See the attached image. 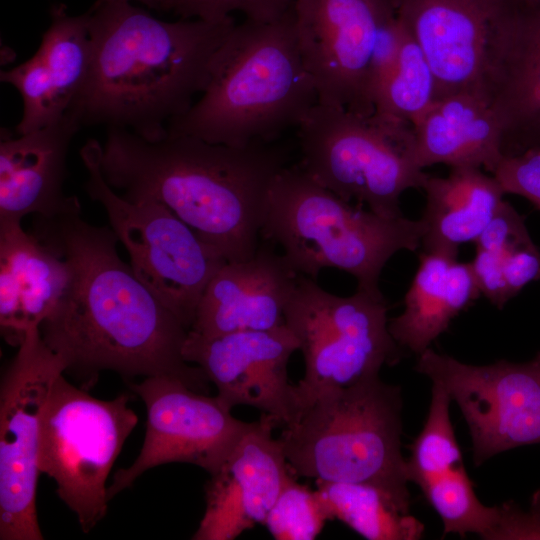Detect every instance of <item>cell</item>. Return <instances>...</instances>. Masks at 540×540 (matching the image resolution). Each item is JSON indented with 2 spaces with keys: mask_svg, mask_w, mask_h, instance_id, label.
I'll list each match as a JSON object with an SVG mask.
<instances>
[{
  "mask_svg": "<svg viewBox=\"0 0 540 540\" xmlns=\"http://www.w3.org/2000/svg\"><path fill=\"white\" fill-rule=\"evenodd\" d=\"M36 222L34 235L69 270L62 296L39 326L65 372L88 382L102 370L125 378L170 376L208 391L205 373L182 356L188 330L121 260L111 227L91 225L80 213Z\"/></svg>",
  "mask_w": 540,
  "mask_h": 540,
  "instance_id": "cell-1",
  "label": "cell"
},
{
  "mask_svg": "<svg viewBox=\"0 0 540 540\" xmlns=\"http://www.w3.org/2000/svg\"><path fill=\"white\" fill-rule=\"evenodd\" d=\"M287 157L272 142L235 147L169 134L151 142L110 127L100 166L122 197L162 203L227 262H236L257 251L269 192Z\"/></svg>",
  "mask_w": 540,
  "mask_h": 540,
  "instance_id": "cell-2",
  "label": "cell"
},
{
  "mask_svg": "<svg viewBox=\"0 0 540 540\" xmlns=\"http://www.w3.org/2000/svg\"><path fill=\"white\" fill-rule=\"evenodd\" d=\"M88 13L90 67L67 112L81 126L122 128L151 142L167 137L168 123L203 93L236 25L232 17L166 22L130 2H95Z\"/></svg>",
  "mask_w": 540,
  "mask_h": 540,
  "instance_id": "cell-3",
  "label": "cell"
},
{
  "mask_svg": "<svg viewBox=\"0 0 540 540\" xmlns=\"http://www.w3.org/2000/svg\"><path fill=\"white\" fill-rule=\"evenodd\" d=\"M317 103L293 6L273 22L236 24L213 59L200 99L167 131L235 147L272 142L297 128Z\"/></svg>",
  "mask_w": 540,
  "mask_h": 540,
  "instance_id": "cell-4",
  "label": "cell"
},
{
  "mask_svg": "<svg viewBox=\"0 0 540 540\" xmlns=\"http://www.w3.org/2000/svg\"><path fill=\"white\" fill-rule=\"evenodd\" d=\"M422 219L385 217L353 207L301 167H285L269 192L260 235L279 244L299 275L312 279L337 268L357 280V289L383 296L380 274L400 250L421 246Z\"/></svg>",
  "mask_w": 540,
  "mask_h": 540,
  "instance_id": "cell-5",
  "label": "cell"
},
{
  "mask_svg": "<svg viewBox=\"0 0 540 540\" xmlns=\"http://www.w3.org/2000/svg\"><path fill=\"white\" fill-rule=\"evenodd\" d=\"M400 387L379 375L317 395L278 440L296 476L369 483L410 500Z\"/></svg>",
  "mask_w": 540,
  "mask_h": 540,
  "instance_id": "cell-6",
  "label": "cell"
},
{
  "mask_svg": "<svg viewBox=\"0 0 540 540\" xmlns=\"http://www.w3.org/2000/svg\"><path fill=\"white\" fill-rule=\"evenodd\" d=\"M300 167L341 199L385 217L403 216L400 196L428 174L414 161L412 126L317 103L297 127Z\"/></svg>",
  "mask_w": 540,
  "mask_h": 540,
  "instance_id": "cell-7",
  "label": "cell"
},
{
  "mask_svg": "<svg viewBox=\"0 0 540 540\" xmlns=\"http://www.w3.org/2000/svg\"><path fill=\"white\" fill-rule=\"evenodd\" d=\"M101 147L88 139L80 149L88 172L85 191L105 209L137 278L189 331L206 286L227 261L162 203L116 193L101 171Z\"/></svg>",
  "mask_w": 540,
  "mask_h": 540,
  "instance_id": "cell-8",
  "label": "cell"
},
{
  "mask_svg": "<svg viewBox=\"0 0 540 540\" xmlns=\"http://www.w3.org/2000/svg\"><path fill=\"white\" fill-rule=\"evenodd\" d=\"M387 311L384 296L357 289L341 297L299 275L284 310L305 361L304 377L295 385L296 418L320 393L379 375L383 365L399 360Z\"/></svg>",
  "mask_w": 540,
  "mask_h": 540,
  "instance_id": "cell-9",
  "label": "cell"
},
{
  "mask_svg": "<svg viewBox=\"0 0 540 540\" xmlns=\"http://www.w3.org/2000/svg\"><path fill=\"white\" fill-rule=\"evenodd\" d=\"M130 395L101 400L69 383L54 381L40 418L38 467L53 478L58 497L88 533L107 513L106 481L138 422Z\"/></svg>",
  "mask_w": 540,
  "mask_h": 540,
  "instance_id": "cell-10",
  "label": "cell"
},
{
  "mask_svg": "<svg viewBox=\"0 0 540 540\" xmlns=\"http://www.w3.org/2000/svg\"><path fill=\"white\" fill-rule=\"evenodd\" d=\"M424 53L435 100L467 93L493 103L515 39L521 0H394Z\"/></svg>",
  "mask_w": 540,
  "mask_h": 540,
  "instance_id": "cell-11",
  "label": "cell"
},
{
  "mask_svg": "<svg viewBox=\"0 0 540 540\" xmlns=\"http://www.w3.org/2000/svg\"><path fill=\"white\" fill-rule=\"evenodd\" d=\"M18 347L0 385V539L42 540L36 509L40 418L66 365L39 327L28 330Z\"/></svg>",
  "mask_w": 540,
  "mask_h": 540,
  "instance_id": "cell-12",
  "label": "cell"
},
{
  "mask_svg": "<svg viewBox=\"0 0 540 540\" xmlns=\"http://www.w3.org/2000/svg\"><path fill=\"white\" fill-rule=\"evenodd\" d=\"M416 370L459 406L476 465L509 449L540 444V352L523 363L476 366L428 348L419 354Z\"/></svg>",
  "mask_w": 540,
  "mask_h": 540,
  "instance_id": "cell-13",
  "label": "cell"
},
{
  "mask_svg": "<svg viewBox=\"0 0 540 540\" xmlns=\"http://www.w3.org/2000/svg\"><path fill=\"white\" fill-rule=\"evenodd\" d=\"M294 15L318 103L373 115L371 60L382 27L397 15L394 0H295Z\"/></svg>",
  "mask_w": 540,
  "mask_h": 540,
  "instance_id": "cell-14",
  "label": "cell"
},
{
  "mask_svg": "<svg viewBox=\"0 0 540 540\" xmlns=\"http://www.w3.org/2000/svg\"><path fill=\"white\" fill-rule=\"evenodd\" d=\"M146 405V434L136 460L119 468L107 487L109 500L153 467L182 462L216 473L250 427L210 397L170 376L145 377L129 383Z\"/></svg>",
  "mask_w": 540,
  "mask_h": 540,
  "instance_id": "cell-15",
  "label": "cell"
},
{
  "mask_svg": "<svg viewBox=\"0 0 540 540\" xmlns=\"http://www.w3.org/2000/svg\"><path fill=\"white\" fill-rule=\"evenodd\" d=\"M299 348L297 337L285 324L214 337L188 331L182 356L202 369L227 408L251 406L271 417L277 427H284L297 416L295 385L288 380L287 365Z\"/></svg>",
  "mask_w": 540,
  "mask_h": 540,
  "instance_id": "cell-16",
  "label": "cell"
},
{
  "mask_svg": "<svg viewBox=\"0 0 540 540\" xmlns=\"http://www.w3.org/2000/svg\"><path fill=\"white\" fill-rule=\"evenodd\" d=\"M276 427L262 413L210 475L205 484V512L192 539L232 540L264 524L282 488L295 475L280 441L272 435Z\"/></svg>",
  "mask_w": 540,
  "mask_h": 540,
  "instance_id": "cell-17",
  "label": "cell"
},
{
  "mask_svg": "<svg viewBox=\"0 0 540 540\" xmlns=\"http://www.w3.org/2000/svg\"><path fill=\"white\" fill-rule=\"evenodd\" d=\"M299 274L268 247L249 259L226 262L211 278L189 332L214 337L285 325L284 310Z\"/></svg>",
  "mask_w": 540,
  "mask_h": 540,
  "instance_id": "cell-18",
  "label": "cell"
},
{
  "mask_svg": "<svg viewBox=\"0 0 540 540\" xmlns=\"http://www.w3.org/2000/svg\"><path fill=\"white\" fill-rule=\"evenodd\" d=\"M81 127L67 112L58 121L17 138L2 130L0 224L21 223L30 214L50 219L81 212L78 198L63 191L69 145Z\"/></svg>",
  "mask_w": 540,
  "mask_h": 540,
  "instance_id": "cell-19",
  "label": "cell"
},
{
  "mask_svg": "<svg viewBox=\"0 0 540 540\" xmlns=\"http://www.w3.org/2000/svg\"><path fill=\"white\" fill-rule=\"evenodd\" d=\"M69 279L65 260L21 223L0 224V325L19 346L53 311Z\"/></svg>",
  "mask_w": 540,
  "mask_h": 540,
  "instance_id": "cell-20",
  "label": "cell"
},
{
  "mask_svg": "<svg viewBox=\"0 0 540 540\" xmlns=\"http://www.w3.org/2000/svg\"><path fill=\"white\" fill-rule=\"evenodd\" d=\"M503 140L492 104L467 93L434 100L412 124V154L421 169L446 164L492 174L503 157Z\"/></svg>",
  "mask_w": 540,
  "mask_h": 540,
  "instance_id": "cell-21",
  "label": "cell"
},
{
  "mask_svg": "<svg viewBox=\"0 0 540 540\" xmlns=\"http://www.w3.org/2000/svg\"><path fill=\"white\" fill-rule=\"evenodd\" d=\"M419 261L405 295L404 311L388 323L398 345L418 355L481 295L470 262L424 251Z\"/></svg>",
  "mask_w": 540,
  "mask_h": 540,
  "instance_id": "cell-22",
  "label": "cell"
},
{
  "mask_svg": "<svg viewBox=\"0 0 540 540\" xmlns=\"http://www.w3.org/2000/svg\"><path fill=\"white\" fill-rule=\"evenodd\" d=\"M422 189L426 193L423 251L455 258L460 244L475 242L505 195L493 175L471 166L451 167L446 177L428 175Z\"/></svg>",
  "mask_w": 540,
  "mask_h": 540,
  "instance_id": "cell-23",
  "label": "cell"
},
{
  "mask_svg": "<svg viewBox=\"0 0 540 540\" xmlns=\"http://www.w3.org/2000/svg\"><path fill=\"white\" fill-rule=\"evenodd\" d=\"M475 244L476 255L470 263L478 288L499 309L529 282L540 278V252L523 217L507 201Z\"/></svg>",
  "mask_w": 540,
  "mask_h": 540,
  "instance_id": "cell-24",
  "label": "cell"
},
{
  "mask_svg": "<svg viewBox=\"0 0 540 540\" xmlns=\"http://www.w3.org/2000/svg\"><path fill=\"white\" fill-rule=\"evenodd\" d=\"M492 107L503 127V153L540 127V0H521L515 39Z\"/></svg>",
  "mask_w": 540,
  "mask_h": 540,
  "instance_id": "cell-25",
  "label": "cell"
},
{
  "mask_svg": "<svg viewBox=\"0 0 540 540\" xmlns=\"http://www.w3.org/2000/svg\"><path fill=\"white\" fill-rule=\"evenodd\" d=\"M329 519L368 540H417L424 524L410 514V500L369 483L315 480Z\"/></svg>",
  "mask_w": 540,
  "mask_h": 540,
  "instance_id": "cell-26",
  "label": "cell"
},
{
  "mask_svg": "<svg viewBox=\"0 0 540 540\" xmlns=\"http://www.w3.org/2000/svg\"><path fill=\"white\" fill-rule=\"evenodd\" d=\"M50 16L38 50L50 74L56 115L62 118L79 94L90 67L89 13L70 15L60 3L52 6Z\"/></svg>",
  "mask_w": 540,
  "mask_h": 540,
  "instance_id": "cell-27",
  "label": "cell"
},
{
  "mask_svg": "<svg viewBox=\"0 0 540 540\" xmlns=\"http://www.w3.org/2000/svg\"><path fill=\"white\" fill-rule=\"evenodd\" d=\"M403 29L397 63L376 98L374 114L412 126L435 100V79L420 46L404 25Z\"/></svg>",
  "mask_w": 540,
  "mask_h": 540,
  "instance_id": "cell-28",
  "label": "cell"
},
{
  "mask_svg": "<svg viewBox=\"0 0 540 540\" xmlns=\"http://www.w3.org/2000/svg\"><path fill=\"white\" fill-rule=\"evenodd\" d=\"M443 523V535L475 533L492 539L500 519V506H486L477 498L464 465H459L419 487Z\"/></svg>",
  "mask_w": 540,
  "mask_h": 540,
  "instance_id": "cell-29",
  "label": "cell"
},
{
  "mask_svg": "<svg viewBox=\"0 0 540 540\" xmlns=\"http://www.w3.org/2000/svg\"><path fill=\"white\" fill-rule=\"evenodd\" d=\"M451 401L448 392L433 383L427 419L406 460L407 479L419 487L463 464L450 419Z\"/></svg>",
  "mask_w": 540,
  "mask_h": 540,
  "instance_id": "cell-30",
  "label": "cell"
},
{
  "mask_svg": "<svg viewBox=\"0 0 540 540\" xmlns=\"http://www.w3.org/2000/svg\"><path fill=\"white\" fill-rule=\"evenodd\" d=\"M330 521L317 492L300 484L293 475L282 488L264 525L277 540L315 539Z\"/></svg>",
  "mask_w": 540,
  "mask_h": 540,
  "instance_id": "cell-31",
  "label": "cell"
},
{
  "mask_svg": "<svg viewBox=\"0 0 540 540\" xmlns=\"http://www.w3.org/2000/svg\"><path fill=\"white\" fill-rule=\"evenodd\" d=\"M0 80L14 86L23 100V115L16 126L19 135L39 130L61 119L55 112L50 74L39 50L20 65L1 70Z\"/></svg>",
  "mask_w": 540,
  "mask_h": 540,
  "instance_id": "cell-32",
  "label": "cell"
},
{
  "mask_svg": "<svg viewBox=\"0 0 540 540\" xmlns=\"http://www.w3.org/2000/svg\"><path fill=\"white\" fill-rule=\"evenodd\" d=\"M295 0H166L162 11L180 19L222 21L232 12H241L245 20L268 23L281 19L294 6Z\"/></svg>",
  "mask_w": 540,
  "mask_h": 540,
  "instance_id": "cell-33",
  "label": "cell"
},
{
  "mask_svg": "<svg viewBox=\"0 0 540 540\" xmlns=\"http://www.w3.org/2000/svg\"><path fill=\"white\" fill-rule=\"evenodd\" d=\"M505 194H517L540 209V148L503 155L492 173Z\"/></svg>",
  "mask_w": 540,
  "mask_h": 540,
  "instance_id": "cell-34",
  "label": "cell"
},
{
  "mask_svg": "<svg viewBox=\"0 0 540 540\" xmlns=\"http://www.w3.org/2000/svg\"><path fill=\"white\" fill-rule=\"evenodd\" d=\"M525 513L532 539L540 540V489L533 494L530 508Z\"/></svg>",
  "mask_w": 540,
  "mask_h": 540,
  "instance_id": "cell-35",
  "label": "cell"
},
{
  "mask_svg": "<svg viewBox=\"0 0 540 540\" xmlns=\"http://www.w3.org/2000/svg\"><path fill=\"white\" fill-rule=\"evenodd\" d=\"M529 147L540 148V128L532 131L531 133L520 139L516 144L512 146L511 149L508 150L506 155L517 153Z\"/></svg>",
  "mask_w": 540,
  "mask_h": 540,
  "instance_id": "cell-36",
  "label": "cell"
},
{
  "mask_svg": "<svg viewBox=\"0 0 540 540\" xmlns=\"http://www.w3.org/2000/svg\"><path fill=\"white\" fill-rule=\"evenodd\" d=\"M140 2L149 8L157 9L162 11V7L166 0H96V3H105V2Z\"/></svg>",
  "mask_w": 540,
  "mask_h": 540,
  "instance_id": "cell-37",
  "label": "cell"
},
{
  "mask_svg": "<svg viewBox=\"0 0 540 540\" xmlns=\"http://www.w3.org/2000/svg\"><path fill=\"white\" fill-rule=\"evenodd\" d=\"M522 1H525V0H522Z\"/></svg>",
  "mask_w": 540,
  "mask_h": 540,
  "instance_id": "cell-38",
  "label": "cell"
}]
</instances>
